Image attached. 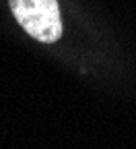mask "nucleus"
I'll return each mask as SVG.
<instances>
[{"instance_id":"f257e3e1","label":"nucleus","mask_w":136,"mask_h":149,"mask_svg":"<svg viewBox=\"0 0 136 149\" xmlns=\"http://www.w3.org/2000/svg\"><path fill=\"white\" fill-rule=\"evenodd\" d=\"M10 13L33 40L56 44L62 37V17L58 0H8Z\"/></svg>"}]
</instances>
